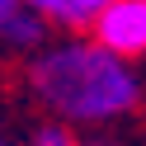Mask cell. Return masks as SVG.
<instances>
[{
	"label": "cell",
	"mask_w": 146,
	"mask_h": 146,
	"mask_svg": "<svg viewBox=\"0 0 146 146\" xmlns=\"http://www.w3.org/2000/svg\"><path fill=\"white\" fill-rule=\"evenodd\" d=\"M19 5H24V0H0V24L10 19V14H14V10H19Z\"/></svg>",
	"instance_id": "obj_7"
},
{
	"label": "cell",
	"mask_w": 146,
	"mask_h": 146,
	"mask_svg": "<svg viewBox=\"0 0 146 146\" xmlns=\"http://www.w3.org/2000/svg\"><path fill=\"white\" fill-rule=\"evenodd\" d=\"M5 146H10V141H5Z\"/></svg>",
	"instance_id": "obj_9"
},
{
	"label": "cell",
	"mask_w": 146,
	"mask_h": 146,
	"mask_svg": "<svg viewBox=\"0 0 146 146\" xmlns=\"http://www.w3.org/2000/svg\"><path fill=\"white\" fill-rule=\"evenodd\" d=\"M0 42H10V47H38L42 42V19L29 10V5H19L10 19L0 24Z\"/></svg>",
	"instance_id": "obj_3"
},
{
	"label": "cell",
	"mask_w": 146,
	"mask_h": 146,
	"mask_svg": "<svg viewBox=\"0 0 146 146\" xmlns=\"http://www.w3.org/2000/svg\"><path fill=\"white\" fill-rule=\"evenodd\" d=\"M94 42L113 57H141L146 52V0H108L94 14Z\"/></svg>",
	"instance_id": "obj_2"
},
{
	"label": "cell",
	"mask_w": 146,
	"mask_h": 146,
	"mask_svg": "<svg viewBox=\"0 0 146 146\" xmlns=\"http://www.w3.org/2000/svg\"><path fill=\"white\" fill-rule=\"evenodd\" d=\"M38 19H52V24H71V5L66 0H24Z\"/></svg>",
	"instance_id": "obj_5"
},
{
	"label": "cell",
	"mask_w": 146,
	"mask_h": 146,
	"mask_svg": "<svg viewBox=\"0 0 146 146\" xmlns=\"http://www.w3.org/2000/svg\"><path fill=\"white\" fill-rule=\"evenodd\" d=\"M29 85L66 123H108L137 108L141 85L132 66L99 42H61L33 57Z\"/></svg>",
	"instance_id": "obj_1"
},
{
	"label": "cell",
	"mask_w": 146,
	"mask_h": 146,
	"mask_svg": "<svg viewBox=\"0 0 146 146\" xmlns=\"http://www.w3.org/2000/svg\"><path fill=\"white\" fill-rule=\"evenodd\" d=\"M66 5H71V29H80V24H90L99 10H104L108 0H66Z\"/></svg>",
	"instance_id": "obj_6"
},
{
	"label": "cell",
	"mask_w": 146,
	"mask_h": 146,
	"mask_svg": "<svg viewBox=\"0 0 146 146\" xmlns=\"http://www.w3.org/2000/svg\"><path fill=\"white\" fill-rule=\"evenodd\" d=\"M33 146H85V141H80L66 123H47L38 137H33Z\"/></svg>",
	"instance_id": "obj_4"
},
{
	"label": "cell",
	"mask_w": 146,
	"mask_h": 146,
	"mask_svg": "<svg viewBox=\"0 0 146 146\" xmlns=\"http://www.w3.org/2000/svg\"><path fill=\"white\" fill-rule=\"evenodd\" d=\"M0 146H5V137H0Z\"/></svg>",
	"instance_id": "obj_8"
}]
</instances>
